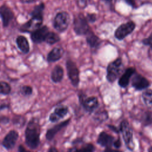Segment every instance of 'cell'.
<instances>
[{"instance_id":"obj_25","label":"cell","mask_w":152,"mask_h":152,"mask_svg":"<svg viewBox=\"0 0 152 152\" xmlns=\"http://www.w3.org/2000/svg\"><path fill=\"white\" fill-rule=\"evenodd\" d=\"M140 121L145 126L152 125V111L146 110L143 112L140 118Z\"/></svg>"},{"instance_id":"obj_43","label":"cell","mask_w":152,"mask_h":152,"mask_svg":"<svg viewBox=\"0 0 152 152\" xmlns=\"http://www.w3.org/2000/svg\"><path fill=\"white\" fill-rule=\"evenodd\" d=\"M148 152H152V146H150L148 147Z\"/></svg>"},{"instance_id":"obj_20","label":"cell","mask_w":152,"mask_h":152,"mask_svg":"<svg viewBox=\"0 0 152 152\" xmlns=\"http://www.w3.org/2000/svg\"><path fill=\"white\" fill-rule=\"evenodd\" d=\"M64 69L59 65H55L52 70L50 78L55 83H60L64 78Z\"/></svg>"},{"instance_id":"obj_37","label":"cell","mask_w":152,"mask_h":152,"mask_svg":"<svg viewBox=\"0 0 152 152\" xmlns=\"http://www.w3.org/2000/svg\"><path fill=\"white\" fill-rule=\"evenodd\" d=\"M18 152H31V151L27 150L22 144H20L18 147Z\"/></svg>"},{"instance_id":"obj_38","label":"cell","mask_w":152,"mask_h":152,"mask_svg":"<svg viewBox=\"0 0 152 152\" xmlns=\"http://www.w3.org/2000/svg\"><path fill=\"white\" fill-rule=\"evenodd\" d=\"M10 107V104L8 103H2L0 104V110H4L5 109H9Z\"/></svg>"},{"instance_id":"obj_5","label":"cell","mask_w":152,"mask_h":152,"mask_svg":"<svg viewBox=\"0 0 152 152\" xmlns=\"http://www.w3.org/2000/svg\"><path fill=\"white\" fill-rule=\"evenodd\" d=\"M73 26L75 33L79 36L86 35L90 30L86 17L81 13L78 14L74 17Z\"/></svg>"},{"instance_id":"obj_4","label":"cell","mask_w":152,"mask_h":152,"mask_svg":"<svg viewBox=\"0 0 152 152\" xmlns=\"http://www.w3.org/2000/svg\"><path fill=\"white\" fill-rule=\"evenodd\" d=\"M69 22V14L65 11H61L55 15L53 21V26L56 31L62 33L68 28Z\"/></svg>"},{"instance_id":"obj_1","label":"cell","mask_w":152,"mask_h":152,"mask_svg":"<svg viewBox=\"0 0 152 152\" xmlns=\"http://www.w3.org/2000/svg\"><path fill=\"white\" fill-rule=\"evenodd\" d=\"M40 125L39 119L31 118L24 131L25 143L31 149H36L40 143Z\"/></svg>"},{"instance_id":"obj_21","label":"cell","mask_w":152,"mask_h":152,"mask_svg":"<svg viewBox=\"0 0 152 152\" xmlns=\"http://www.w3.org/2000/svg\"><path fill=\"white\" fill-rule=\"evenodd\" d=\"M86 35V42L91 48H97L100 46L102 40L93 32L90 30Z\"/></svg>"},{"instance_id":"obj_18","label":"cell","mask_w":152,"mask_h":152,"mask_svg":"<svg viewBox=\"0 0 152 152\" xmlns=\"http://www.w3.org/2000/svg\"><path fill=\"white\" fill-rule=\"evenodd\" d=\"M64 53V50L61 47L53 48L47 55V61L48 62H55L59 60Z\"/></svg>"},{"instance_id":"obj_39","label":"cell","mask_w":152,"mask_h":152,"mask_svg":"<svg viewBox=\"0 0 152 152\" xmlns=\"http://www.w3.org/2000/svg\"><path fill=\"white\" fill-rule=\"evenodd\" d=\"M107 126L110 129H111L112 131L115 132L116 133H119V128H116L115 126L113 125H108Z\"/></svg>"},{"instance_id":"obj_29","label":"cell","mask_w":152,"mask_h":152,"mask_svg":"<svg viewBox=\"0 0 152 152\" xmlns=\"http://www.w3.org/2000/svg\"><path fill=\"white\" fill-rule=\"evenodd\" d=\"M11 91V86L7 82L0 81V94L8 95Z\"/></svg>"},{"instance_id":"obj_36","label":"cell","mask_w":152,"mask_h":152,"mask_svg":"<svg viewBox=\"0 0 152 152\" xmlns=\"http://www.w3.org/2000/svg\"><path fill=\"white\" fill-rule=\"evenodd\" d=\"M103 152H123V151L119 150L118 149H113V148H112L111 147H108V148H105Z\"/></svg>"},{"instance_id":"obj_34","label":"cell","mask_w":152,"mask_h":152,"mask_svg":"<svg viewBox=\"0 0 152 152\" xmlns=\"http://www.w3.org/2000/svg\"><path fill=\"white\" fill-rule=\"evenodd\" d=\"M10 122V118L5 115H0V125H6Z\"/></svg>"},{"instance_id":"obj_14","label":"cell","mask_w":152,"mask_h":152,"mask_svg":"<svg viewBox=\"0 0 152 152\" xmlns=\"http://www.w3.org/2000/svg\"><path fill=\"white\" fill-rule=\"evenodd\" d=\"M49 32V28L46 26H40L39 28L31 33V40L34 43H40L43 42L45 41Z\"/></svg>"},{"instance_id":"obj_6","label":"cell","mask_w":152,"mask_h":152,"mask_svg":"<svg viewBox=\"0 0 152 152\" xmlns=\"http://www.w3.org/2000/svg\"><path fill=\"white\" fill-rule=\"evenodd\" d=\"M79 102L83 109L88 113H92L99 107L98 99L95 96L87 97L85 94H79Z\"/></svg>"},{"instance_id":"obj_23","label":"cell","mask_w":152,"mask_h":152,"mask_svg":"<svg viewBox=\"0 0 152 152\" xmlns=\"http://www.w3.org/2000/svg\"><path fill=\"white\" fill-rule=\"evenodd\" d=\"M45 5L43 2H40L36 5L30 13L31 17L43 20V11Z\"/></svg>"},{"instance_id":"obj_42","label":"cell","mask_w":152,"mask_h":152,"mask_svg":"<svg viewBox=\"0 0 152 152\" xmlns=\"http://www.w3.org/2000/svg\"><path fill=\"white\" fill-rule=\"evenodd\" d=\"M36 0H21V2L23 3H27V4H30L34 2Z\"/></svg>"},{"instance_id":"obj_10","label":"cell","mask_w":152,"mask_h":152,"mask_svg":"<svg viewBox=\"0 0 152 152\" xmlns=\"http://www.w3.org/2000/svg\"><path fill=\"white\" fill-rule=\"evenodd\" d=\"M132 77L131 85L136 90H145L150 85L148 80L141 74H134Z\"/></svg>"},{"instance_id":"obj_7","label":"cell","mask_w":152,"mask_h":152,"mask_svg":"<svg viewBox=\"0 0 152 152\" xmlns=\"http://www.w3.org/2000/svg\"><path fill=\"white\" fill-rule=\"evenodd\" d=\"M66 68L68 78L74 87H77L80 83V71L75 63L71 60H67Z\"/></svg>"},{"instance_id":"obj_15","label":"cell","mask_w":152,"mask_h":152,"mask_svg":"<svg viewBox=\"0 0 152 152\" xmlns=\"http://www.w3.org/2000/svg\"><path fill=\"white\" fill-rule=\"evenodd\" d=\"M70 121H71V119L68 118V119L63 121L55 125L50 128L48 129L46 131V132L45 134V137L46 140L48 141L52 140L54 138L55 136L57 134V133L59 132L61 130H62L66 126L69 124Z\"/></svg>"},{"instance_id":"obj_24","label":"cell","mask_w":152,"mask_h":152,"mask_svg":"<svg viewBox=\"0 0 152 152\" xmlns=\"http://www.w3.org/2000/svg\"><path fill=\"white\" fill-rule=\"evenodd\" d=\"M142 102L144 104L152 110V90L147 89L142 92L141 95Z\"/></svg>"},{"instance_id":"obj_44","label":"cell","mask_w":152,"mask_h":152,"mask_svg":"<svg viewBox=\"0 0 152 152\" xmlns=\"http://www.w3.org/2000/svg\"><path fill=\"white\" fill-rule=\"evenodd\" d=\"M104 1H111L112 0H104Z\"/></svg>"},{"instance_id":"obj_2","label":"cell","mask_w":152,"mask_h":152,"mask_svg":"<svg viewBox=\"0 0 152 152\" xmlns=\"http://www.w3.org/2000/svg\"><path fill=\"white\" fill-rule=\"evenodd\" d=\"M119 131L126 148L130 151H133L135 148L133 132L129 122L126 119H124L121 121L119 125Z\"/></svg>"},{"instance_id":"obj_22","label":"cell","mask_w":152,"mask_h":152,"mask_svg":"<svg viewBox=\"0 0 152 152\" xmlns=\"http://www.w3.org/2000/svg\"><path fill=\"white\" fill-rule=\"evenodd\" d=\"M95 147L91 143H85L81 146H74L69 148L67 152H94Z\"/></svg>"},{"instance_id":"obj_26","label":"cell","mask_w":152,"mask_h":152,"mask_svg":"<svg viewBox=\"0 0 152 152\" xmlns=\"http://www.w3.org/2000/svg\"><path fill=\"white\" fill-rule=\"evenodd\" d=\"M109 115L106 110L97 112L94 115L93 118L97 123H102L108 119Z\"/></svg>"},{"instance_id":"obj_17","label":"cell","mask_w":152,"mask_h":152,"mask_svg":"<svg viewBox=\"0 0 152 152\" xmlns=\"http://www.w3.org/2000/svg\"><path fill=\"white\" fill-rule=\"evenodd\" d=\"M135 69L133 67L128 68L120 77L118 80V84L121 87H126L130 81L131 77L135 74Z\"/></svg>"},{"instance_id":"obj_31","label":"cell","mask_w":152,"mask_h":152,"mask_svg":"<svg viewBox=\"0 0 152 152\" xmlns=\"http://www.w3.org/2000/svg\"><path fill=\"white\" fill-rule=\"evenodd\" d=\"M89 1L90 0H77V4L79 8L84 9L87 6Z\"/></svg>"},{"instance_id":"obj_13","label":"cell","mask_w":152,"mask_h":152,"mask_svg":"<svg viewBox=\"0 0 152 152\" xmlns=\"http://www.w3.org/2000/svg\"><path fill=\"white\" fill-rule=\"evenodd\" d=\"M43 20L42 19L36 18L31 17V18L23 24L20 27V31L21 32L26 33H32L35 30L42 26L43 23Z\"/></svg>"},{"instance_id":"obj_3","label":"cell","mask_w":152,"mask_h":152,"mask_svg":"<svg viewBox=\"0 0 152 152\" xmlns=\"http://www.w3.org/2000/svg\"><path fill=\"white\" fill-rule=\"evenodd\" d=\"M123 69V64L121 58H117L110 62L107 66L106 79L110 83H113L119 77Z\"/></svg>"},{"instance_id":"obj_11","label":"cell","mask_w":152,"mask_h":152,"mask_svg":"<svg viewBox=\"0 0 152 152\" xmlns=\"http://www.w3.org/2000/svg\"><path fill=\"white\" fill-rule=\"evenodd\" d=\"M19 134L18 132L14 129L10 131L4 137L2 145L7 150L12 149L16 144L18 140Z\"/></svg>"},{"instance_id":"obj_12","label":"cell","mask_w":152,"mask_h":152,"mask_svg":"<svg viewBox=\"0 0 152 152\" xmlns=\"http://www.w3.org/2000/svg\"><path fill=\"white\" fill-rule=\"evenodd\" d=\"M0 17L3 27H7L14 19V14L10 7L6 4H3L0 7Z\"/></svg>"},{"instance_id":"obj_28","label":"cell","mask_w":152,"mask_h":152,"mask_svg":"<svg viewBox=\"0 0 152 152\" xmlns=\"http://www.w3.org/2000/svg\"><path fill=\"white\" fill-rule=\"evenodd\" d=\"M26 121V118L24 116L20 115H14L12 119V124L14 125L17 126V127H20V128L23 127L25 125Z\"/></svg>"},{"instance_id":"obj_16","label":"cell","mask_w":152,"mask_h":152,"mask_svg":"<svg viewBox=\"0 0 152 152\" xmlns=\"http://www.w3.org/2000/svg\"><path fill=\"white\" fill-rule=\"evenodd\" d=\"M115 137L105 131H102L98 135L97 143L101 147L108 148L113 146Z\"/></svg>"},{"instance_id":"obj_8","label":"cell","mask_w":152,"mask_h":152,"mask_svg":"<svg viewBox=\"0 0 152 152\" xmlns=\"http://www.w3.org/2000/svg\"><path fill=\"white\" fill-rule=\"evenodd\" d=\"M135 28V24L132 21L121 24L115 31V37L119 40L124 39L127 36L131 34Z\"/></svg>"},{"instance_id":"obj_40","label":"cell","mask_w":152,"mask_h":152,"mask_svg":"<svg viewBox=\"0 0 152 152\" xmlns=\"http://www.w3.org/2000/svg\"><path fill=\"white\" fill-rule=\"evenodd\" d=\"M48 152H59V151L58 150V149L56 148H55V147H50L49 148V149L48 150Z\"/></svg>"},{"instance_id":"obj_41","label":"cell","mask_w":152,"mask_h":152,"mask_svg":"<svg viewBox=\"0 0 152 152\" xmlns=\"http://www.w3.org/2000/svg\"><path fill=\"white\" fill-rule=\"evenodd\" d=\"M128 4H129L130 5L132 6V7H135V0H125Z\"/></svg>"},{"instance_id":"obj_30","label":"cell","mask_w":152,"mask_h":152,"mask_svg":"<svg viewBox=\"0 0 152 152\" xmlns=\"http://www.w3.org/2000/svg\"><path fill=\"white\" fill-rule=\"evenodd\" d=\"M20 92L24 96H29L33 93V88L28 85H23L20 87Z\"/></svg>"},{"instance_id":"obj_27","label":"cell","mask_w":152,"mask_h":152,"mask_svg":"<svg viewBox=\"0 0 152 152\" xmlns=\"http://www.w3.org/2000/svg\"><path fill=\"white\" fill-rule=\"evenodd\" d=\"M60 39V37L58 34L53 31H49L46 37L45 42L48 45H52L58 42Z\"/></svg>"},{"instance_id":"obj_19","label":"cell","mask_w":152,"mask_h":152,"mask_svg":"<svg viewBox=\"0 0 152 152\" xmlns=\"http://www.w3.org/2000/svg\"><path fill=\"white\" fill-rule=\"evenodd\" d=\"M16 44L21 52L27 54L30 51V45L27 39L22 35L18 36L16 38Z\"/></svg>"},{"instance_id":"obj_9","label":"cell","mask_w":152,"mask_h":152,"mask_svg":"<svg viewBox=\"0 0 152 152\" xmlns=\"http://www.w3.org/2000/svg\"><path fill=\"white\" fill-rule=\"evenodd\" d=\"M69 112L68 106L63 104L57 106L53 112L49 116V120L52 123H56L60 119L64 118Z\"/></svg>"},{"instance_id":"obj_32","label":"cell","mask_w":152,"mask_h":152,"mask_svg":"<svg viewBox=\"0 0 152 152\" xmlns=\"http://www.w3.org/2000/svg\"><path fill=\"white\" fill-rule=\"evenodd\" d=\"M142 42L144 45L149 46L152 50V33L147 38L143 39Z\"/></svg>"},{"instance_id":"obj_35","label":"cell","mask_w":152,"mask_h":152,"mask_svg":"<svg viewBox=\"0 0 152 152\" xmlns=\"http://www.w3.org/2000/svg\"><path fill=\"white\" fill-rule=\"evenodd\" d=\"M121 146V141L120 139L118 138L116 140H115V141H113V147H114L116 149H118V148H120Z\"/></svg>"},{"instance_id":"obj_33","label":"cell","mask_w":152,"mask_h":152,"mask_svg":"<svg viewBox=\"0 0 152 152\" xmlns=\"http://www.w3.org/2000/svg\"><path fill=\"white\" fill-rule=\"evenodd\" d=\"M86 19L88 22L94 23L96 20V15L95 14H87V16L86 17Z\"/></svg>"}]
</instances>
